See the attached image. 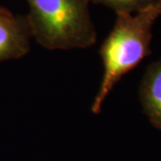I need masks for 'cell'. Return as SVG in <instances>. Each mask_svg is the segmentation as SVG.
Here are the masks:
<instances>
[{
	"instance_id": "6da1fadb",
	"label": "cell",
	"mask_w": 161,
	"mask_h": 161,
	"mask_svg": "<svg viewBox=\"0 0 161 161\" xmlns=\"http://www.w3.org/2000/svg\"><path fill=\"white\" fill-rule=\"evenodd\" d=\"M161 15V3L137 13H117L115 24L99 48L104 73L92 112L98 114L119 80L150 54L152 28Z\"/></svg>"
},
{
	"instance_id": "7a4b0ae2",
	"label": "cell",
	"mask_w": 161,
	"mask_h": 161,
	"mask_svg": "<svg viewBox=\"0 0 161 161\" xmlns=\"http://www.w3.org/2000/svg\"><path fill=\"white\" fill-rule=\"evenodd\" d=\"M32 38L47 49H76L93 46L97 32L88 0H26Z\"/></svg>"
},
{
	"instance_id": "5b68a950",
	"label": "cell",
	"mask_w": 161,
	"mask_h": 161,
	"mask_svg": "<svg viewBox=\"0 0 161 161\" xmlns=\"http://www.w3.org/2000/svg\"><path fill=\"white\" fill-rule=\"evenodd\" d=\"M98 5H103L117 13H137L161 3V0H88Z\"/></svg>"
},
{
	"instance_id": "3957f363",
	"label": "cell",
	"mask_w": 161,
	"mask_h": 161,
	"mask_svg": "<svg viewBox=\"0 0 161 161\" xmlns=\"http://www.w3.org/2000/svg\"><path fill=\"white\" fill-rule=\"evenodd\" d=\"M31 38L27 15H15L0 6V62L26 56Z\"/></svg>"
},
{
	"instance_id": "277c9868",
	"label": "cell",
	"mask_w": 161,
	"mask_h": 161,
	"mask_svg": "<svg viewBox=\"0 0 161 161\" xmlns=\"http://www.w3.org/2000/svg\"><path fill=\"white\" fill-rule=\"evenodd\" d=\"M139 95L145 115L156 128L161 130V58L148 67Z\"/></svg>"
}]
</instances>
